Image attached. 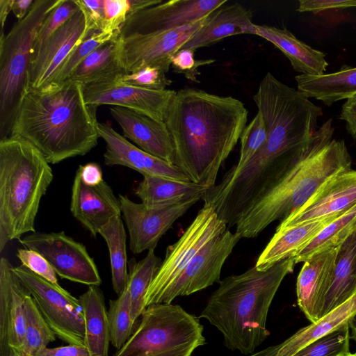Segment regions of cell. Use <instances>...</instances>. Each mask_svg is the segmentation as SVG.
<instances>
[{
	"label": "cell",
	"instance_id": "cell-1",
	"mask_svg": "<svg viewBox=\"0 0 356 356\" xmlns=\"http://www.w3.org/2000/svg\"><path fill=\"white\" fill-rule=\"evenodd\" d=\"M248 111L231 96L184 88L176 92L164 117L172 140L175 165L191 181L207 188L246 127Z\"/></svg>",
	"mask_w": 356,
	"mask_h": 356
},
{
	"label": "cell",
	"instance_id": "cell-2",
	"mask_svg": "<svg viewBox=\"0 0 356 356\" xmlns=\"http://www.w3.org/2000/svg\"><path fill=\"white\" fill-rule=\"evenodd\" d=\"M97 108L86 104L83 85L77 82L27 89L10 135L26 139L49 164H57L97 145Z\"/></svg>",
	"mask_w": 356,
	"mask_h": 356
},
{
	"label": "cell",
	"instance_id": "cell-3",
	"mask_svg": "<svg viewBox=\"0 0 356 356\" xmlns=\"http://www.w3.org/2000/svg\"><path fill=\"white\" fill-rule=\"evenodd\" d=\"M294 257L265 270L255 265L218 282L201 312L222 335L229 350L249 355L267 339L266 321L272 301L284 278L293 270Z\"/></svg>",
	"mask_w": 356,
	"mask_h": 356
},
{
	"label": "cell",
	"instance_id": "cell-4",
	"mask_svg": "<svg viewBox=\"0 0 356 356\" xmlns=\"http://www.w3.org/2000/svg\"><path fill=\"white\" fill-rule=\"evenodd\" d=\"M334 132L332 119L318 127L305 154L239 219L235 232L241 238H254L274 221L285 219L327 179L351 170L346 145Z\"/></svg>",
	"mask_w": 356,
	"mask_h": 356
},
{
	"label": "cell",
	"instance_id": "cell-5",
	"mask_svg": "<svg viewBox=\"0 0 356 356\" xmlns=\"http://www.w3.org/2000/svg\"><path fill=\"white\" fill-rule=\"evenodd\" d=\"M53 172L41 152L26 139L0 140V251L10 241L35 232V220Z\"/></svg>",
	"mask_w": 356,
	"mask_h": 356
},
{
	"label": "cell",
	"instance_id": "cell-6",
	"mask_svg": "<svg viewBox=\"0 0 356 356\" xmlns=\"http://www.w3.org/2000/svg\"><path fill=\"white\" fill-rule=\"evenodd\" d=\"M60 0H35L27 15L0 36V139L9 136L26 90L38 31Z\"/></svg>",
	"mask_w": 356,
	"mask_h": 356
},
{
	"label": "cell",
	"instance_id": "cell-7",
	"mask_svg": "<svg viewBox=\"0 0 356 356\" xmlns=\"http://www.w3.org/2000/svg\"><path fill=\"white\" fill-rule=\"evenodd\" d=\"M199 318L178 305H149L132 334L113 356H191L205 343Z\"/></svg>",
	"mask_w": 356,
	"mask_h": 356
},
{
	"label": "cell",
	"instance_id": "cell-8",
	"mask_svg": "<svg viewBox=\"0 0 356 356\" xmlns=\"http://www.w3.org/2000/svg\"><path fill=\"white\" fill-rule=\"evenodd\" d=\"M213 209L204 204L177 242L168 246L145 295V307L158 304L168 287L196 254L210 241L227 229Z\"/></svg>",
	"mask_w": 356,
	"mask_h": 356
},
{
	"label": "cell",
	"instance_id": "cell-9",
	"mask_svg": "<svg viewBox=\"0 0 356 356\" xmlns=\"http://www.w3.org/2000/svg\"><path fill=\"white\" fill-rule=\"evenodd\" d=\"M13 270L56 337L67 344L83 345L85 325L79 298L22 265L13 266Z\"/></svg>",
	"mask_w": 356,
	"mask_h": 356
},
{
	"label": "cell",
	"instance_id": "cell-10",
	"mask_svg": "<svg viewBox=\"0 0 356 356\" xmlns=\"http://www.w3.org/2000/svg\"><path fill=\"white\" fill-rule=\"evenodd\" d=\"M19 241L27 249L42 254L60 277L88 286L102 284L97 267L86 246L63 231L33 232Z\"/></svg>",
	"mask_w": 356,
	"mask_h": 356
},
{
	"label": "cell",
	"instance_id": "cell-11",
	"mask_svg": "<svg viewBox=\"0 0 356 356\" xmlns=\"http://www.w3.org/2000/svg\"><path fill=\"white\" fill-rule=\"evenodd\" d=\"M208 16L170 31L118 37L117 58L120 66L126 73L147 65L159 67L165 73L168 72L172 55L203 26Z\"/></svg>",
	"mask_w": 356,
	"mask_h": 356
},
{
	"label": "cell",
	"instance_id": "cell-12",
	"mask_svg": "<svg viewBox=\"0 0 356 356\" xmlns=\"http://www.w3.org/2000/svg\"><path fill=\"white\" fill-rule=\"evenodd\" d=\"M118 197L129 234V248L134 254L155 250L173 223L202 200V196L197 195L175 204L151 207L134 202L125 195H119Z\"/></svg>",
	"mask_w": 356,
	"mask_h": 356
},
{
	"label": "cell",
	"instance_id": "cell-13",
	"mask_svg": "<svg viewBox=\"0 0 356 356\" xmlns=\"http://www.w3.org/2000/svg\"><path fill=\"white\" fill-rule=\"evenodd\" d=\"M228 2L227 0H171L130 15L118 38L147 35L180 28L200 21Z\"/></svg>",
	"mask_w": 356,
	"mask_h": 356
},
{
	"label": "cell",
	"instance_id": "cell-14",
	"mask_svg": "<svg viewBox=\"0 0 356 356\" xmlns=\"http://www.w3.org/2000/svg\"><path fill=\"white\" fill-rule=\"evenodd\" d=\"M241 239L227 229L210 241L168 287L158 303H172L178 296H188L219 282L222 266Z\"/></svg>",
	"mask_w": 356,
	"mask_h": 356
},
{
	"label": "cell",
	"instance_id": "cell-15",
	"mask_svg": "<svg viewBox=\"0 0 356 356\" xmlns=\"http://www.w3.org/2000/svg\"><path fill=\"white\" fill-rule=\"evenodd\" d=\"M86 104L123 107L163 122L167 108L177 91L152 90L124 83L119 78L83 85Z\"/></svg>",
	"mask_w": 356,
	"mask_h": 356
},
{
	"label": "cell",
	"instance_id": "cell-16",
	"mask_svg": "<svg viewBox=\"0 0 356 356\" xmlns=\"http://www.w3.org/2000/svg\"><path fill=\"white\" fill-rule=\"evenodd\" d=\"M83 12L78 10L56 31L32 56L27 89H40L51 83L70 52L88 35Z\"/></svg>",
	"mask_w": 356,
	"mask_h": 356
},
{
	"label": "cell",
	"instance_id": "cell-17",
	"mask_svg": "<svg viewBox=\"0 0 356 356\" xmlns=\"http://www.w3.org/2000/svg\"><path fill=\"white\" fill-rule=\"evenodd\" d=\"M356 205V170L327 179L298 210L280 221L276 229L340 216Z\"/></svg>",
	"mask_w": 356,
	"mask_h": 356
},
{
	"label": "cell",
	"instance_id": "cell-18",
	"mask_svg": "<svg viewBox=\"0 0 356 356\" xmlns=\"http://www.w3.org/2000/svg\"><path fill=\"white\" fill-rule=\"evenodd\" d=\"M97 129L99 138L106 143L104 160L106 165L125 166L140 172L143 176L191 181L179 168L142 150L108 124L98 122Z\"/></svg>",
	"mask_w": 356,
	"mask_h": 356
},
{
	"label": "cell",
	"instance_id": "cell-19",
	"mask_svg": "<svg viewBox=\"0 0 356 356\" xmlns=\"http://www.w3.org/2000/svg\"><path fill=\"white\" fill-rule=\"evenodd\" d=\"M9 261L0 259V356L20 349L25 333L26 297L30 294Z\"/></svg>",
	"mask_w": 356,
	"mask_h": 356
},
{
	"label": "cell",
	"instance_id": "cell-20",
	"mask_svg": "<svg viewBox=\"0 0 356 356\" xmlns=\"http://www.w3.org/2000/svg\"><path fill=\"white\" fill-rule=\"evenodd\" d=\"M70 211L96 237L113 217L121 215L119 197L103 180L96 186L85 184L76 170L72 186Z\"/></svg>",
	"mask_w": 356,
	"mask_h": 356
},
{
	"label": "cell",
	"instance_id": "cell-21",
	"mask_svg": "<svg viewBox=\"0 0 356 356\" xmlns=\"http://www.w3.org/2000/svg\"><path fill=\"white\" fill-rule=\"evenodd\" d=\"M110 113L121 127L124 138L142 150L175 165L172 140L164 122L119 106H111Z\"/></svg>",
	"mask_w": 356,
	"mask_h": 356
},
{
	"label": "cell",
	"instance_id": "cell-22",
	"mask_svg": "<svg viewBox=\"0 0 356 356\" xmlns=\"http://www.w3.org/2000/svg\"><path fill=\"white\" fill-rule=\"evenodd\" d=\"M356 293V228L339 245L332 275L316 307V321Z\"/></svg>",
	"mask_w": 356,
	"mask_h": 356
},
{
	"label": "cell",
	"instance_id": "cell-23",
	"mask_svg": "<svg viewBox=\"0 0 356 356\" xmlns=\"http://www.w3.org/2000/svg\"><path fill=\"white\" fill-rule=\"evenodd\" d=\"M227 3L211 13L203 26L181 49H196L213 44L225 38L253 34L252 13L238 3Z\"/></svg>",
	"mask_w": 356,
	"mask_h": 356
},
{
	"label": "cell",
	"instance_id": "cell-24",
	"mask_svg": "<svg viewBox=\"0 0 356 356\" xmlns=\"http://www.w3.org/2000/svg\"><path fill=\"white\" fill-rule=\"evenodd\" d=\"M338 248L314 254L304 261L298 274V304L311 323L316 321V307L332 275Z\"/></svg>",
	"mask_w": 356,
	"mask_h": 356
},
{
	"label": "cell",
	"instance_id": "cell-25",
	"mask_svg": "<svg viewBox=\"0 0 356 356\" xmlns=\"http://www.w3.org/2000/svg\"><path fill=\"white\" fill-rule=\"evenodd\" d=\"M339 216H333L319 220L276 229L259 256L255 266L259 270H265L284 259L295 257L327 225Z\"/></svg>",
	"mask_w": 356,
	"mask_h": 356
},
{
	"label": "cell",
	"instance_id": "cell-26",
	"mask_svg": "<svg viewBox=\"0 0 356 356\" xmlns=\"http://www.w3.org/2000/svg\"><path fill=\"white\" fill-rule=\"evenodd\" d=\"M254 35L277 47L300 74L321 75L327 70L329 63L325 54L298 39L286 28L254 24Z\"/></svg>",
	"mask_w": 356,
	"mask_h": 356
},
{
	"label": "cell",
	"instance_id": "cell-27",
	"mask_svg": "<svg viewBox=\"0 0 356 356\" xmlns=\"http://www.w3.org/2000/svg\"><path fill=\"white\" fill-rule=\"evenodd\" d=\"M295 80L297 89L304 95L327 106L356 95V67L348 65L321 75L298 74Z\"/></svg>",
	"mask_w": 356,
	"mask_h": 356
},
{
	"label": "cell",
	"instance_id": "cell-28",
	"mask_svg": "<svg viewBox=\"0 0 356 356\" xmlns=\"http://www.w3.org/2000/svg\"><path fill=\"white\" fill-rule=\"evenodd\" d=\"M79 300L85 325L83 346L90 356H108L110 330L103 292L97 286H89Z\"/></svg>",
	"mask_w": 356,
	"mask_h": 356
},
{
	"label": "cell",
	"instance_id": "cell-29",
	"mask_svg": "<svg viewBox=\"0 0 356 356\" xmlns=\"http://www.w3.org/2000/svg\"><path fill=\"white\" fill-rule=\"evenodd\" d=\"M208 188L192 181H179L145 175L134 188L141 202L151 207L166 206L201 195Z\"/></svg>",
	"mask_w": 356,
	"mask_h": 356
},
{
	"label": "cell",
	"instance_id": "cell-30",
	"mask_svg": "<svg viewBox=\"0 0 356 356\" xmlns=\"http://www.w3.org/2000/svg\"><path fill=\"white\" fill-rule=\"evenodd\" d=\"M118 37L92 52L76 67L66 81L87 85L117 79L125 74L117 58Z\"/></svg>",
	"mask_w": 356,
	"mask_h": 356
},
{
	"label": "cell",
	"instance_id": "cell-31",
	"mask_svg": "<svg viewBox=\"0 0 356 356\" xmlns=\"http://www.w3.org/2000/svg\"><path fill=\"white\" fill-rule=\"evenodd\" d=\"M356 314V293L347 302L318 319L300 329L284 341L290 356L312 341L348 323Z\"/></svg>",
	"mask_w": 356,
	"mask_h": 356
},
{
	"label": "cell",
	"instance_id": "cell-32",
	"mask_svg": "<svg viewBox=\"0 0 356 356\" xmlns=\"http://www.w3.org/2000/svg\"><path fill=\"white\" fill-rule=\"evenodd\" d=\"M109 252L111 282L119 296L127 286L129 277L127 255V234L122 215L115 216L99 231Z\"/></svg>",
	"mask_w": 356,
	"mask_h": 356
},
{
	"label": "cell",
	"instance_id": "cell-33",
	"mask_svg": "<svg viewBox=\"0 0 356 356\" xmlns=\"http://www.w3.org/2000/svg\"><path fill=\"white\" fill-rule=\"evenodd\" d=\"M161 263L154 250L147 251L139 261L134 258L128 261L129 277L125 288L130 296L131 318L135 323L146 309L145 295Z\"/></svg>",
	"mask_w": 356,
	"mask_h": 356
},
{
	"label": "cell",
	"instance_id": "cell-34",
	"mask_svg": "<svg viewBox=\"0 0 356 356\" xmlns=\"http://www.w3.org/2000/svg\"><path fill=\"white\" fill-rule=\"evenodd\" d=\"M356 228V205L327 225L297 256L296 264L304 262L314 254L339 245Z\"/></svg>",
	"mask_w": 356,
	"mask_h": 356
},
{
	"label": "cell",
	"instance_id": "cell-35",
	"mask_svg": "<svg viewBox=\"0 0 356 356\" xmlns=\"http://www.w3.org/2000/svg\"><path fill=\"white\" fill-rule=\"evenodd\" d=\"M25 333L22 356H34L56 340V335L44 318L31 294L25 298Z\"/></svg>",
	"mask_w": 356,
	"mask_h": 356
},
{
	"label": "cell",
	"instance_id": "cell-36",
	"mask_svg": "<svg viewBox=\"0 0 356 356\" xmlns=\"http://www.w3.org/2000/svg\"><path fill=\"white\" fill-rule=\"evenodd\" d=\"M131 298L126 288L115 300H109L107 311L111 343L118 350L129 339L134 330L131 318Z\"/></svg>",
	"mask_w": 356,
	"mask_h": 356
},
{
	"label": "cell",
	"instance_id": "cell-37",
	"mask_svg": "<svg viewBox=\"0 0 356 356\" xmlns=\"http://www.w3.org/2000/svg\"><path fill=\"white\" fill-rule=\"evenodd\" d=\"M118 35L119 33H110L101 31L91 33L70 52L57 70L49 85H58L65 81L87 56L104 43L118 37Z\"/></svg>",
	"mask_w": 356,
	"mask_h": 356
},
{
	"label": "cell",
	"instance_id": "cell-38",
	"mask_svg": "<svg viewBox=\"0 0 356 356\" xmlns=\"http://www.w3.org/2000/svg\"><path fill=\"white\" fill-rule=\"evenodd\" d=\"M348 323L301 348L293 356H344L350 351Z\"/></svg>",
	"mask_w": 356,
	"mask_h": 356
},
{
	"label": "cell",
	"instance_id": "cell-39",
	"mask_svg": "<svg viewBox=\"0 0 356 356\" xmlns=\"http://www.w3.org/2000/svg\"><path fill=\"white\" fill-rule=\"evenodd\" d=\"M267 138L266 127L261 113L256 115L245 127L240 140L238 161L226 173L234 174L241 170L262 147Z\"/></svg>",
	"mask_w": 356,
	"mask_h": 356
},
{
	"label": "cell",
	"instance_id": "cell-40",
	"mask_svg": "<svg viewBox=\"0 0 356 356\" xmlns=\"http://www.w3.org/2000/svg\"><path fill=\"white\" fill-rule=\"evenodd\" d=\"M79 10L75 0H60L42 24L34 42L33 55L56 31Z\"/></svg>",
	"mask_w": 356,
	"mask_h": 356
},
{
	"label": "cell",
	"instance_id": "cell-41",
	"mask_svg": "<svg viewBox=\"0 0 356 356\" xmlns=\"http://www.w3.org/2000/svg\"><path fill=\"white\" fill-rule=\"evenodd\" d=\"M162 70L153 66H145L130 73H125L120 78L122 82L136 87L152 90H163L172 81Z\"/></svg>",
	"mask_w": 356,
	"mask_h": 356
},
{
	"label": "cell",
	"instance_id": "cell-42",
	"mask_svg": "<svg viewBox=\"0 0 356 356\" xmlns=\"http://www.w3.org/2000/svg\"><path fill=\"white\" fill-rule=\"evenodd\" d=\"M104 25L101 31L119 33L131 13L129 0H104Z\"/></svg>",
	"mask_w": 356,
	"mask_h": 356
},
{
	"label": "cell",
	"instance_id": "cell-43",
	"mask_svg": "<svg viewBox=\"0 0 356 356\" xmlns=\"http://www.w3.org/2000/svg\"><path fill=\"white\" fill-rule=\"evenodd\" d=\"M16 256L24 266L33 273L55 284L57 274L49 261L38 252L30 249H18Z\"/></svg>",
	"mask_w": 356,
	"mask_h": 356
},
{
	"label": "cell",
	"instance_id": "cell-44",
	"mask_svg": "<svg viewBox=\"0 0 356 356\" xmlns=\"http://www.w3.org/2000/svg\"><path fill=\"white\" fill-rule=\"evenodd\" d=\"M195 51L188 49H180L171 57V65L177 73L183 74L187 79L200 82L197 79L198 68L211 64L214 59L195 60Z\"/></svg>",
	"mask_w": 356,
	"mask_h": 356
},
{
	"label": "cell",
	"instance_id": "cell-45",
	"mask_svg": "<svg viewBox=\"0 0 356 356\" xmlns=\"http://www.w3.org/2000/svg\"><path fill=\"white\" fill-rule=\"evenodd\" d=\"M86 22V35L102 31L104 25V0H75Z\"/></svg>",
	"mask_w": 356,
	"mask_h": 356
},
{
	"label": "cell",
	"instance_id": "cell-46",
	"mask_svg": "<svg viewBox=\"0 0 356 356\" xmlns=\"http://www.w3.org/2000/svg\"><path fill=\"white\" fill-rule=\"evenodd\" d=\"M356 8V0H299L297 10L318 13L330 9Z\"/></svg>",
	"mask_w": 356,
	"mask_h": 356
},
{
	"label": "cell",
	"instance_id": "cell-47",
	"mask_svg": "<svg viewBox=\"0 0 356 356\" xmlns=\"http://www.w3.org/2000/svg\"><path fill=\"white\" fill-rule=\"evenodd\" d=\"M339 118L345 122L347 132L356 140V95L346 99Z\"/></svg>",
	"mask_w": 356,
	"mask_h": 356
},
{
	"label": "cell",
	"instance_id": "cell-48",
	"mask_svg": "<svg viewBox=\"0 0 356 356\" xmlns=\"http://www.w3.org/2000/svg\"><path fill=\"white\" fill-rule=\"evenodd\" d=\"M34 356H90L83 345H71L56 348H44Z\"/></svg>",
	"mask_w": 356,
	"mask_h": 356
},
{
	"label": "cell",
	"instance_id": "cell-49",
	"mask_svg": "<svg viewBox=\"0 0 356 356\" xmlns=\"http://www.w3.org/2000/svg\"><path fill=\"white\" fill-rule=\"evenodd\" d=\"M77 171L79 172L82 181L86 185L96 186L104 180L102 169L96 163L81 165Z\"/></svg>",
	"mask_w": 356,
	"mask_h": 356
},
{
	"label": "cell",
	"instance_id": "cell-50",
	"mask_svg": "<svg viewBox=\"0 0 356 356\" xmlns=\"http://www.w3.org/2000/svg\"><path fill=\"white\" fill-rule=\"evenodd\" d=\"M34 0H13L11 11L17 21L22 20L31 10Z\"/></svg>",
	"mask_w": 356,
	"mask_h": 356
},
{
	"label": "cell",
	"instance_id": "cell-51",
	"mask_svg": "<svg viewBox=\"0 0 356 356\" xmlns=\"http://www.w3.org/2000/svg\"><path fill=\"white\" fill-rule=\"evenodd\" d=\"M248 356H288L282 343L269 346L260 351L255 352Z\"/></svg>",
	"mask_w": 356,
	"mask_h": 356
},
{
	"label": "cell",
	"instance_id": "cell-52",
	"mask_svg": "<svg viewBox=\"0 0 356 356\" xmlns=\"http://www.w3.org/2000/svg\"><path fill=\"white\" fill-rule=\"evenodd\" d=\"M13 0H0V22L1 34L3 33V28L8 13L11 11Z\"/></svg>",
	"mask_w": 356,
	"mask_h": 356
},
{
	"label": "cell",
	"instance_id": "cell-53",
	"mask_svg": "<svg viewBox=\"0 0 356 356\" xmlns=\"http://www.w3.org/2000/svg\"><path fill=\"white\" fill-rule=\"evenodd\" d=\"M348 325L350 331V338L356 343V314L349 320Z\"/></svg>",
	"mask_w": 356,
	"mask_h": 356
},
{
	"label": "cell",
	"instance_id": "cell-54",
	"mask_svg": "<svg viewBox=\"0 0 356 356\" xmlns=\"http://www.w3.org/2000/svg\"><path fill=\"white\" fill-rule=\"evenodd\" d=\"M9 356H22L21 354L15 348H11Z\"/></svg>",
	"mask_w": 356,
	"mask_h": 356
},
{
	"label": "cell",
	"instance_id": "cell-55",
	"mask_svg": "<svg viewBox=\"0 0 356 356\" xmlns=\"http://www.w3.org/2000/svg\"><path fill=\"white\" fill-rule=\"evenodd\" d=\"M345 356H356V352L355 353H350Z\"/></svg>",
	"mask_w": 356,
	"mask_h": 356
},
{
	"label": "cell",
	"instance_id": "cell-56",
	"mask_svg": "<svg viewBox=\"0 0 356 356\" xmlns=\"http://www.w3.org/2000/svg\"><path fill=\"white\" fill-rule=\"evenodd\" d=\"M345 356V355H344Z\"/></svg>",
	"mask_w": 356,
	"mask_h": 356
}]
</instances>
